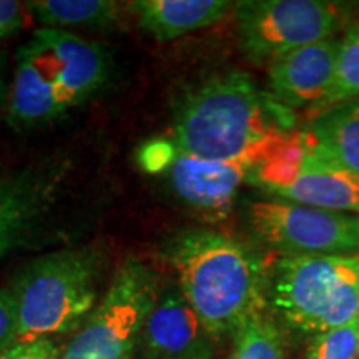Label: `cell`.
<instances>
[{
  "mask_svg": "<svg viewBox=\"0 0 359 359\" xmlns=\"http://www.w3.org/2000/svg\"><path fill=\"white\" fill-rule=\"evenodd\" d=\"M208 338L198 314L180 288L165 290L148 314L142 333L145 359H187L205 354Z\"/></svg>",
  "mask_w": 359,
  "mask_h": 359,
  "instance_id": "obj_12",
  "label": "cell"
},
{
  "mask_svg": "<svg viewBox=\"0 0 359 359\" xmlns=\"http://www.w3.org/2000/svg\"><path fill=\"white\" fill-rule=\"evenodd\" d=\"M230 359H286L280 327L264 313L251 318L233 334Z\"/></svg>",
  "mask_w": 359,
  "mask_h": 359,
  "instance_id": "obj_18",
  "label": "cell"
},
{
  "mask_svg": "<svg viewBox=\"0 0 359 359\" xmlns=\"http://www.w3.org/2000/svg\"><path fill=\"white\" fill-rule=\"evenodd\" d=\"M359 98V22L353 24L339 40L334 74L327 93L320 105L314 107L311 115L325 111L341 103Z\"/></svg>",
  "mask_w": 359,
  "mask_h": 359,
  "instance_id": "obj_17",
  "label": "cell"
},
{
  "mask_svg": "<svg viewBox=\"0 0 359 359\" xmlns=\"http://www.w3.org/2000/svg\"><path fill=\"white\" fill-rule=\"evenodd\" d=\"M53 195L48 172L27 168L0 180V259L34 235Z\"/></svg>",
  "mask_w": 359,
  "mask_h": 359,
  "instance_id": "obj_13",
  "label": "cell"
},
{
  "mask_svg": "<svg viewBox=\"0 0 359 359\" xmlns=\"http://www.w3.org/2000/svg\"><path fill=\"white\" fill-rule=\"evenodd\" d=\"M100 251L70 248L27 263L12 281L15 341L53 338L77 330L97 306Z\"/></svg>",
  "mask_w": 359,
  "mask_h": 359,
  "instance_id": "obj_4",
  "label": "cell"
},
{
  "mask_svg": "<svg viewBox=\"0 0 359 359\" xmlns=\"http://www.w3.org/2000/svg\"><path fill=\"white\" fill-rule=\"evenodd\" d=\"M187 359H210V356H208V353H205V354H198V356H193V358H187Z\"/></svg>",
  "mask_w": 359,
  "mask_h": 359,
  "instance_id": "obj_24",
  "label": "cell"
},
{
  "mask_svg": "<svg viewBox=\"0 0 359 359\" xmlns=\"http://www.w3.org/2000/svg\"><path fill=\"white\" fill-rule=\"evenodd\" d=\"M233 8L226 0H138L132 4L138 25L158 42L217 24Z\"/></svg>",
  "mask_w": 359,
  "mask_h": 359,
  "instance_id": "obj_14",
  "label": "cell"
},
{
  "mask_svg": "<svg viewBox=\"0 0 359 359\" xmlns=\"http://www.w3.org/2000/svg\"><path fill=\"white\" fill-rule=\"evenodd\" d=\"M163 258L212 338L235 334L268 306L269 269L258 251L224 233L190 228L163 246Z\"/></svg>",
  "mask_w": 359,
  "mask_h": 359,
  "instance_id": "obj_2",
  "label": "cell"
},
{
  "mask_svg": "<svg viewBox=\"0 0 359 359\" xmlns=\"http://www.w3.org/2000/svg\"><path fill=\"white\" fill-rule=\"evenodd\" d=\"M29 6L40 29H105L120 19V6L111 0H37Z\"/></svg>",
  "mask_w": 359,
  "mask_h": 359,
  "instance_id": "obj_16",
  "label": "cell"
},
{
  "mask_svg": "<svg viewBox=\"0 0 359 359\" xmlns=\"http://www.w3.org/2000/svg\"><path fill=\"white\" fill-rule=\"evenodd\" d=\"M8 90H11V87H7L6 60H4V55L0 53V107L4 105V102L8 100Z\"/></svg>",
  "mask_w": 359,
  "mask_h": 359,
  "instance_id": "obj_23",
  "label": "cell"
},
{
  "mask_svg": "<svg viewBox=\"0 0 359 359\" xmlns=\"http://www.w3.org/2000/svg\"><path fill=\"white\" fill-rule=\"evenodd\" d=\"M62 351L50 338L15 341L0 351V359H60Z\"/></svg>",
  "mask_w": 359,
  "mask_h": 359,
  "instance_id": "obj_20",
  "label": "cell"
},
{
  "mask_svg": "<svg viewBox=\"0 0 359 359\" xmlns=\"http://www.w3.org/2000/svg\"><path fill=\"white\" fill-rule=\"evenodd\" d=\"M268 304L288 330L316 336L359 316V257L281 255Z\"/></svg>",
  "mask_w": 359,
  "mask_h": 359,
  "instance_id": "obj_5",
  "label": "cell"
},
{
  "mask_svg": "<svg viewBox=\"0 0 359 359\" xmlns=\"http://www.w3.org/2000/svg\"><path fill=\"white\" fill-rule=\"evenodd\" d=\"M359 316L346 325L313 336L304 359H358Z\"/></svg>",
  "mask_w": 359,
  "mask_h": 359,
  "instance_id": "obj_19",
  "label": "cell"
},
{
  "mask_svg": "<svg viewBox=\"0 0 359 359\" xmlns=\"http://www.w3.org/2000/svg\"><path fill=\"white\" fill-rule=\"evenodd\" d=\"M105 48L69 30L39 29L17 53L8 90L12 128L47 125L100 92L110 77Z\"/></svg>",
  "mask_w": 359,
  "mask_h": 359,
  "instance_id": "obj_3",
  "label": "cell"
},
{
  "mask_svg": "<svg viewBox=\"0 0 359 359\" xmlns=\"http://www.w3.org/2000/svg\"><path fill=\"white\" fill-rule=\"evenodd\" d=\"M17 338V316L15 304L11 291L0 290V351L8 344L15 343Z\"/></svg>",
  "mask_w": 359,
  "mask_h": 359,
  "instance_id": "obj_22",
  "label": "cell"
},
{
  "mask_svg": "<svg viewBox=\"0 0 359 359\" xmlns=\"http://www.w3.org/2000/svg\"><path fill=\"white\" fill-rule=\"evenodd\" d=\"M158 294L155 273L127 259L60 359H132Z\"/></svg>",
  "mask_w": 359,
  "mask_h": 359,
  "instance_id": "obj_7",
  "label": "cell"
},
{
  "mask_svg": "<svg viewBox=\"0 0 359 359\" xmlns=\"http://www.w3.org/2000/svg\"><path fill=\"white\" fill-rule=\"evenodd\" d=\"M34 20L29 2L0 0V40L8 39L29 27Z\"/></svg>",
  "mask_w": 359,
  "mask_h": 359,
  "instance_id": "obj_21",
  "label": "cell"
},
{
  "mask_svg": "<svg viewBox=\"0 0 359 359\" xmlns=\"http://www.w3.org/2000/svg\"><path fill=\"white\" fill-rule=\"evenodd\" d=\"M293 110L273 100L241 70L205 80L180 102L172 142L205 160H257L258 165L293 133Z\"/></svg>",
  "mask_w": 359,
  "mask_h": 359,
  "instance_id": "obj_1",
  "label": "cell"
},
{
  "mask_svg": "<svg viewBox=\"0 0 359 359\" xmlns=\"http://www.w3.org/2000/svg\"><path fill=\"white\" fill-rule=\"evenodd\" d=\"M303 130L331 160L359 177V98L311 115Z\"/></svg>",
  "mask_w": 359,
  "mask_h": 359,
  "instance_id": "obj_15",
  "label": "cell"
},
{
  "mask_svg": "<svg viewBox=\"0 0 359 359\" xmlns=\"http://www.w3.org/2000/svg\"><path fill=\"white\" fill-rule=\"evenodd\" d=\"M235 12L241 50L258 64L331 39L344 24V8L325 0H248Z\"/></svg>",
  "mask_w": 359,
  "mask_h": 359,
  "instance_id": "obj_8",
  "label": "cell"
},
{
  "mask_svg": "<svg viewBox=\"0 0 359 359\" xmlns=\"http://www.w3.org/2000/svg\"><path fill=\"white\" fill-rule=\"evenodd\" d=\"M248 182L276 200L359 213V177L321 151L303 128L257 165Z\"/></svg>",
  "mask_w": 359,
  "mask_h": 359,
  "instance_id": "obj_6",
  "label": "cell"
},
{
  "mask_svg": "<svg viewBox=\"0 0 359 359\" xmlns=\"http://www.w3.org/2000/svg\"><path fill=\"white\" fill-rule=\"evenodd\" d=\"M339 40L321 42L296 48L268 64V93L290 110L311 111L325 100L333 80Z\"/></svg>",
  "mask_w": 359,
  "mask_h": 359,
  "instance_id": "obj_11",
  "label": "cell"
},
{
  "mask_svg": "<svg viewBox=\"0 0 359 359\" xmlns=\"http://www.w3.org/2000/svg\"><path fill=\"white\" fill-rule=\"evenodd\" d=\"M246 219L255 236L281 255L359 257L358 215L269 198L251 201Z\"/></svg>",
  "mask_w": 359,
  "mask_h": 359,
  "instance_id": "obj_9",
  "label": "cell"
},
{
  "mask_svg": "<svg viewBox=\"0 0 359 359\" xmlns=\"http://www.w3.org/2000/svg\"><path fill=\"white\" fill-rule=\"evenodd\" d=\"M142 165L158 172L183 203L206 215H223L231 208L241 185L248 182L258 161L251 158L205 160L178 150L170 140L145 147Z\"/></svg>",
  "mask_w": 359,
  "mask_h": 359,
  "instance_id": "obj_10",
  "label": "cell"
}]
</instances>
